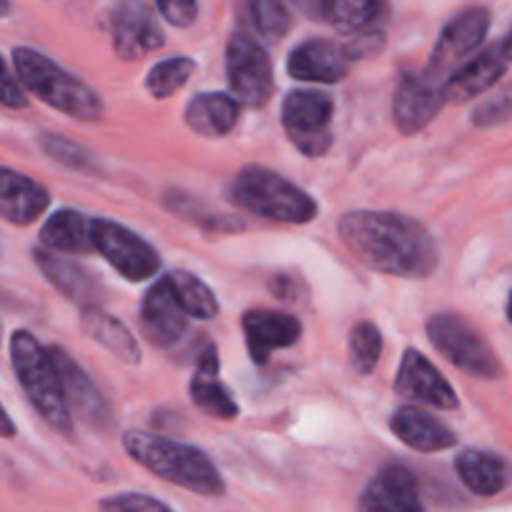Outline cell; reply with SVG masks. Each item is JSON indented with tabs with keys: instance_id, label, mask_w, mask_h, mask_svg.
I'll return each mask as SVG.
<instances>
[{
	"instance_id": "6da1fadb",
	"label": "cell",
	"mask_w": 512,
	"mask_h": 512,
	"mask_svg": "<svg viewBox=\"0 0 512 512\" xmlns=\"http://www.w3.org/2000/svg\"><path fill=\"white\" fill-rule=\"evenodd\" d=\"M339 239L357 262L374 272L427 279L437 267V246L417 221L390 211H349L339 221Z\"/></svg>"
},
{
	"instance_id": "7a4b0ae2",
	"label": "cell",
	"mask_w": 512,
	"mask_h": 512,
	"mask_svg": "<svg viewBox=\"0 0 512 512\" xmlns=\"http://www.w3.org/2000/svg\"><path fill=\"white\" fill-rule=\"evenodd\" d=\"M123 447L131 460L139 462L156 477L204 497L224 495V480L214 462L196 447L144 430H128Z\"/></svg>"
},
{
	"instance_id": "3957f363",
	"label": "cell",
	"mask_w": 512,
	"mask_h": 512,
	"mask_svg": "<svg viewBox=\"0 0 512 512\" xmlns=\"http://www.w3.org/2000/svg\"><path fill=\"white\" fill-rule=\"evenodd\" d=\"M11 362L23 392L31 400V405L41 412L43 420L61 435H71L73 417L66 405V397H63L51 349L43 347L31 332L18 329L11 337Z\"/></svg>"
},
{
	"instance_id": "277c9868",
	"label": "cell",
	"mask_w": 512,
	"mask_h": 512,
	"mask_svg": "<svg viewBox=\"0 0 512 512\" xmlns=\"http://www.w3.org/2000/svg\"><path fill=\"white\" fill-rule=\"evenodd\" d=\"M13 66H16L18 81L56 111L78 118V121H96L103 113L98 93L78 81L76 76L63 71L61 66H56L43 53L33 51V48H16Z\"/></svg>"
},
{
	"instance_id": "5b68a950",
	"label": "cell",
	"mask_w": 512,
	"mask_h": 512,
	"mask_svg": "<svg viewBox=\"0 0 512 512\" xmlns=\"http://www.w3.org/2000/svg\"><path fill=\"white\" fill-rule=\"evenodd\" d=\"M231 199L244 211L282 224H307L317 214V204L307 191L262 166H246L236 174Z\"/></svg>"
},
{
	"instance_id": "8992f818",
	"label": "cell",
	"mask_w": 512,
	"mask_h": 512,
	"mask_svg": "<svg viewBox=\"0 0 512 512\" xmlns=\"http://www.w3.org/2000/svg\"><path fill=\"white\" fill-rule=\"evenodd\" d=\"M334 101L324 91H292L282 103V121L289 139L302 154L324 156L332 149Z\"/></svg>"
},
{
	"instance_id": "52a82bcc",
	"label": "cell",
	"mask_w": 512,
	"mask_h": 512,
	"mask_svg": "<svg viewBox=\"0 0 512 512\" xmlns=\"http://www.w3.org/2000/svg\"><path fill=\"white\" fill-rule=\"evenodd\" d=\"M427 337L435 344L437 352H442L455 367L465 369V372L475 374V377L495 379L502 372L490 344L462 317L437 314V317L427 322Z\"/></svg>"
},
{
	"instance_id": "ba28073f",
	"label": "cell",
	"mask_w": 512,
	"mask_h": 512,
	"mask_svg": "<svg viewBox=\"0 0 512 512\" xmlns=\"http://www.w3.org/2000/svg\"><path fill=\"white\" fill-rule=\"evenodd\" d=\"M487 31H490V13L485 8H472L457 16L450 26L442 31L435 51H432L430 63L422 71V76L430 83L445 91L447 81L470 61L472 53L482 46Z\"/></svg>"
},
{
	"instance_id": "9c48e42d",
	"label": "cell",
	"mask_w": 512,
	"mask_h": 512,
	"mask_svg": "<svg viewBox=\"0 0 512 512\" xmlns=\"http://www.w3.org/2000/svg\"><path fill=\"white\" fill-rule=\"evenodd\" d=\"M226 76L231 96L244 106H264L272 98L274 73L267 48L246 33L231 36L226 46Z\"/></svg>"
},
{
	"instance_id": "30bf717a",
	"label": "cell",
	"mask_w": 512,
	"mask_h": 512,
	"mask_svg": "<svg viewBox=\"0 0 512 512\" xmlns=\"http://www.w3.org/2000/svg\"><path fill=\"white\" fill-rule=\"evenodd\" d=\"M93 249L128 282L154 277L161 259L139 234L108 219H93Z\"/></svg>"
},
{
	"instance_id": "8fae6325",
	"label": "cell",
	"mask_w": 512,
	"mask_h": 512,
	"mask_svg": "<svg viewBox=\"0 0 512 512\" xmlns=\"http://www.w3.org/2000/svg\"><path fill=\"white\" fill-rule=\"evenodd\" d=\"M113 51L123 61H139L164 46V33L144 0H121L111 18Z\"/></svg>"
},
{
	"instance_id": "7c38bea8",
	"label": "cell",
	"mask_w": 512,
	"mask_h": 512,
	"mask_svg": "<svg viewBox=\"0 0 512 512\" xmlns=\"http://www.w3.org/2000/svg\"><path fill=\"white\" fill-rule=\"evenodd\" d=\"M357 512H425L420 485L405 465H387L369 480Z\"/></svg>"
},
{
	"instance_id": "4fadbf2b",
	"label": "cell",
	"mask_w": 512,
	"mask_h": 512,
	"mask_svg": "<svg viewBox=\"0 0 512 512\" xmlns=\"http://www.w3.org/2000/svg\"><path fill=\"white\" fill-rule=\"evenodd\" d=\"M395 390L407 400L437 407V410H457V405H460L450 382L432 367L425 354L415 352V349H407L405 357H402Z\"/></svg>"
},
{
	"instance_id": "5bb4252c",
	"label": "cell",
	"mask_w": 512,
	"mask_h": 512,
	"mask_svg": "<svg viewBox=\"0 0 512 512\" xmlns=\"http://www.w3.org/2000/svg\"><path fill=\"white\" fill-rule=\"evenodd\" d=\"M246 349L256 364H264L277 349H287L302 337V322L277 309H251L244 314Z\"/></svg>"
},
{
	"instance_id": "9a60e30c",
	"label": "cell",
	"mask_w": 512,
	"mask_h": 512,
	"mask_svg": "<svg viewBox=\"0 0 512 512\" xmlns=\"http://www.w3.org/2000/svg\"><path fill=\"white\" fill-rule=\"evenodd\" d=\"M186 327H189V314L184 312L174 289H171V284L164 277L144 297V304H141V329H144L151 344L171 347V344H176L184 337Z\"/></svg>"
},
{
	"instance_id": "2e32d148",
	"label": "cell",
	"mask_w": 512,
	"mask_h": 512,
	"mask_svg": "<svg viewBox=\"0 0 512 512\" xmlns=\"http://www.w3.org/2000/svg\"><path fill=\"white\" fill-rule=\"evenodd\" d=\"M53 364H56L58 379H61L63 397H66L68 410L76 412L78 420L91 427L108 425V405L103 402L96 384L88 379V374L71 359V354L61 347H51Z\"/></svg>"
},
{
	"instance_id": "e0dca14e",
	"label": "cell",
	"mask_w": 512,
	"mask_h": 512,
	"mask_svg": "<svg viewBox=\"0 0 512 512\" xmlns=\"http://www.w3.org/2000/svg\"><path fill=\"white\" fill-rule=\"evenodd\" d=\"M352 56L332 41H307L292 51L287 61L289 76L307 83H337L347 78Z\"/></svg>"
},
{
	"instance_id": "ac0fdd59",
	"label": "cell",
	"mask_w": 512,
	"mask_h": 512,
	"mask_svg": "<svg viewBox=\"0 0 512 512\" xmlns=\"http://www.w3.org/2000/svg\"><path fill=\"white\" fill-rule=\"evenodd\" d=\"M445 106V91L427 81L422 73L407 76L395 93V123L402 134L422 131Z\"/></svg>"
},
{
	"instance_id": "d6986e66",
	"label": "cell",
	"mask_w": 512,
	"mask_h": 512,
	"mask_svg": "<svg viewBox=\"0 0 512 512\" xmlns=\"http://www.w3.org/2000/svg\"><path fill=\"white\" fill-rule=\"evenodd\" d=\"M51 204L46 186L28 179L26 174L0 166V219L11 224L28 226Z\"/></svg>"
},
{
	"instance_id": "ffe728a7",
	"label": "cell",
	"mask_w": 512,
	"mask_h": 512,
	"mask_svg": "<svg viewBox=\"0 0 512 512\" xmlns=\"http://www.w3.org/2000/svg\"><path fill=\"white\" fill-rule=\"evenodd\" d=\"M507 58L502 53V43L485 48L475 58L465 63L445 86V103H467L482 96L487 88L495 86L507 71Z\"/></svg>"
},
{
	"instance_id": "44dd1931",
	"label": "cell",
	"mask_w": 512,
	"mask_h": 512,
	"mask_svg": "<svg viewBox=\"0 0 512 512\" xmlns=\"http://www.w3.org/2000/svg\"><path fill=\"white\" fill-rule=\"evenodd\" d=\"M392 432L417 452H440L457 442L455 432L420 407H400L392 417Z\"/></svg>"
},
{
	"instance_id": "7402d4cb",
	"label": "cell",
	"mask_w": 512,
	"mask_h": 512,
	"mask_svg": "<svg viewBox=\"0 0 512 512\" xmlns=\"http://www.w3.org/2000/svg\"><path fill=\"white\" fill-rule=\"evenodd\" d=\"M33 262L41 269L46 282L53 284L63 297H68L71 302L83 304V307H93V304H96L98 284L93 282L91 274H88L86 269L78 267L76 262H68L61 254L48 249L33 251Z\"/></svg>"
},
{
	"instance_id": "603a6c76",
	"label": "cell",
	"mask_w": 512,
	"mask_h": 512,
	"mask_svg": "<svg viewBox=\"0 0 512 512\" xmlns=\"http://www.w3.org/2000/svg\"><path fill=\"white\" fill-rule=\"evenodd\" d=\"M191 400L201 412L219 420H234L239 415V405L231 400L229 390L219 382V357L211 347L201 352L199 367L191 379Z\"/></svg>"
},
{
	"instance_id": "cb8c5ba5",
	"label": "cell",
	"mask_w": 512,
	"mask_h": 512,
	"mask_svg": "<svg viewBox=\"0 0 512 512\" xmlns=\"http://www.w3.org/2000/svg\"><path fill=\"white\" fill-rule=\"evenodd\" d=\"M455 470L462 485L480 497H492L505 490L512 480V470L500 455L485 450H465L455 460Z\"/></svg>"
},
{
	"instance_id": "d4e9b609",
	"label": "cell",
	"mask_w": 512,
	"mask_h": 512,
	"mask_svg": "<svg viewBox=\"0 0 512 512\" xmlns=\"http://www.w3.org/2000/svg\"><path fill=\"white\" fill-rule=\"evenodd\" d=\"M41 244L56 254H91L93 249V219L81 211H56L41 229Z\"/></svg>"
},
{
	"instance_id": "484cf974",
	"label": "cell",
	"mask_w": 512,
	"mask_h": 512,
	"mask_svg": "<svg viewBox=\"0 0 512 512\" xmlns=\"http://www.w3.org/2000/svg\"><path fill=\"white\" fill-rule=\"evenodd\" d=\"M387 18H390L387 0H324L322 21L352 36L379 31Z\"/></svg>"
},
{
	"instance_id": "4316f807",
	"label": "cell",
	"mask_w": 512,
	"mask_h": 512,
	"mask_svg": "<svg viewBox=\"0 0 512 512\" xmlns=\"http://www.w3.org/2000/svg\"><path fill=\"white\" fill-rule=\"evenodd\" d=\"M239 121V101L226 93H204L186 108V123L201 136H226Z\"/></svg>"
},
{
	"instance_id": "83f0119b",
	"label": "cell",
	"mask_w": 512,
	"mask_h": 512,
	"mask_svg": "<svg viewBox=\"0 0 512 512\" xmlns=\"http://www.w3.org/2000/svg\"><path fill=\"white\" fill-rule=\"evenodd\" d=\"M81 327L88 337L96 339L101 347H106L108 352L116 354L118 359H123V362L128 364H139V342H136L134 334L128 332L118 319H113L111 314L101 312V309L96 307H83Z\"/></svg>"
},
{
	"instance_id": "f1b7e54d",
	"label": "cell",
	"mask_w": 512,
	"mask_h": 512,
	"mask_svg": "<svg viewBox=\"0 0 512 512\" xmlns=\"http://www.w3.org/2000/svg\"><path fill=\"white\" fill-rule=\"evenodd\" d=\"M166 282L174 289L176 299L184 307V312L196 319H211L219 312V304H216V297L211 294V289L206 287L201 279H196L194 274L189 272H174L166 277Z\"/></svg>"
},
{
	"instance_id": "f546056e",
	"label": "cell",
	"mask_w": 512,
	"mask_h": 512,
	"mask_svg": "<svg viewBox=\"0 0 512 512\" xmlns=\"http://www.w3.org/2000/svg\"><path fill=\"white\" fill-rule=\"evenodd\" d=\"M196 63L191 58L176 56V58H166V61L156 63L154 68L146 76V88L154 98H169L174 96L179 88L186 86V81L194 73Z\"/></svg>"
},
{
	"instance_id": "4dcf8cb0",
	"label": "cell",
	"mask_w": 512,
	"mask_h": 512,
	"mask_svg": "<svg viewBox=\"0 0 512 512\" xmlns=\"http://www.w3.org/2000/svg\"><path fill=\"white\" fill-rule=\"evenodd\" d=\"M382 354V334L372 322L354 324L349 332V357H352V367L359 374H369L379 362Z\"/></svg>"
},
{
	"instance_id": "1f68e13d",
	"label": "cell",
	"mask_w": 512,
	"mask_h": 512,
	"mask_svg": "<svg viewBox=\"0 0 512 512\" xmlns=\"http://www.w3.org/2000/svg\"><path fill=\"white\" fill-rule=\"evenodd\" d=\"M246 6L256 31L272 41L287 36L292 28V13L284 6V0H246Z\"/></svg>"
},
{
	"instance_id": "d6a6232c",
	"label": "cell",
	"mask_w": 512,
	"mask_h": 512,
	"mask_svg": "<svg viewBox=\"0 0 512 512\" xmlns=\"http://www.w3.org/2000/svg\"><path fill=\"white\" fill-rule=\"evenodd\" d=\"M101 512H174L166 502L156 497L141 495V492H121V495L103 497L98 502Z\"/></svg>"
},
{
	"instance_id": "836d02e7",
	"label": "cell",
	"mask_w": 512,
	"mask_h": 512,
	"mask_svg": "<svg viewBox=\"0 0 512 512\" xmlns=\"http://www.w3.org/2000/svg\"><path fill=\"white\" fill-rule=\"evenodd\" d=\"M41 144L43 151H46L53 161L68 166V169H86L88 166V154L81 146L73 144V141L61 139V136H46Z\"/></svg>"
},
{
	"instance_id": "e575fe53",
	"label": "cell",
	"mask_w": 512,
	"mask_h": 512,
	"mask_svg": "<svg viewBox=\"0 0 512 512\" xmlns=\"http://www.w3.org/2000/svg\"><path fill=\"white\" fill-rule=\"evenodd\" d=\"M512 116V86L505 88L502 93L497 96L487 98L480 108L475 111V118L472 121L477 126H495V123L505 121V118Z\"/></svg>"
},
{
	"instance_id": "d590c367",
	"label": "cell",
	"mask_w": 512,
	"mask_h": 512,
	"mask_svg": "<svg viewBox=\"0 0 512 512\" xmlns=\"http://www.w3.org/2000/svg\"><path fill=\"white\" fill-rule=\"evenodd\" d=\"M156 8L171 26L189 28L199 13V0H156Z\"/></svg>"
},
{
	"instance_id": "8d00e7d4",
	"label": "cell",
	"mask_w": 512,
	"mask_h": 512,
	"mask_svg": "<svg viewBox=\"0 0 512 512\" xmlns=\"http://www.w3.org/2000/svg\"><path fill=\"white\" fill-rule=\"evenodd\" d=\"M28 98L23 91V83L8 71L6 61L0 56V106L6 108H26Z\"/></svg>"
},
{
	"instance_id": "74e56055",
	"label": "cell",
	"mask_w": 512,
	"mask_h": 512,
	"mask_svg": "<svg viewBox=\"0 0 512 512\" xmlns=\"http://www.w3.org/2000/svg\"><path fill=\"white\" fill-rule=\"evenodd\" d=\"M297 11H302L307 18H314V21H322L324 11V0H289Z\"/></svg>"
},
{
	"instance_id": "f35d334b",
	"label": "cell",
	"mask_w": 512,
	"mask_h": 512,
	"mask_svg": "<svg viewBox=\"0 0 512 512\" xmlns=\"http://www.w3.org/2000/svg\"><path fill=\"white\" fill-rule=\"evenodd\" d=\"M16 435V425H13V420L8 417L6 407L0 405V437H13Z\"/></svg>"
},
{
	"instance_id": "ab89813d",
	"label": "cell",
	"mask_w": 512,
	"mask_h": 512,
	"mask_svg": "<svg viewBox=\"0 0 512 512\" xmlns=\"http://www.w3.org/2000/svg\"><path fill=\"white\" fill-rule=\"evenodd\" d=\"M502 53H505L507 61L512 63V31L507 33V38H505V41H502Z\"/></svg>"
},
{
	"instance_id": "60d3db41",
	"label": "cell",
	"mask_w": 512,
	"mask_h": 512,
	"mask_svg": "<svg viewBox=\"0 0 512 512\" xmlns=\"http://www.w3.org/2000/svg\"><path fill=\"white\" fill-rule=\"evenodd\" d=\"M11 13V0H0V18H6Z\"/></svg>"
},
{
	"instance_id": "b9f144b4",
	"label": "cell",
	"mask_w": 512,
	"mask_h": 512,
	"mask_svg": "<svg viewBox=\"0 0 512 512\" xmlns=\"http://www.w3.org/2000/svg\"><path fill=\"white\" fill-rule=\"evenodd\" d=\"M507 317H510L512 322V294H510V302H507Z\"/></svg>"
}]
</instances>
